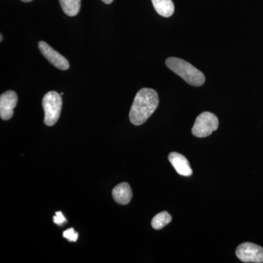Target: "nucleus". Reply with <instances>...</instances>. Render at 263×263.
Masks as SVG:
<instances>
[{"instance_id":"4468645a","label":"nucleus","mask_w":263,"mask_h":263,"mask_svg":"<svg viewBox=\"0 0 263 263\" xmlns=\"http://www.w3.org/2000/svg\"><path fill=\"white\" fill-rule=\"evenodd\" d=\"M66 221H67V220H66L65 217L62 212H57L55 216H53V222H54L55 224H58V226H62V224H63Z\"/></svg>"},{"instance_id":"ddd939ff","label":"nucleus","mask_w":263,"mask_h":263,"mask_svg":"<svg viewBox=\"0 0 263 263\" xmlns=\"http://www.w3.org/2000/svg\"><path fill=\"white\" fill-rule=\"evenodd\" d=\"M63 237L70 242H76L79 238V233H76L73 228L65 230L63 233Z\"/></svg>"},{"instance_id":"1a4fd4ad","label":"nucleus","mask_w":263,"mask_h":263,"mask_svg":"<svg viewBox=\"0 0 263 263\" xmlns=\"http://www.w3.org/2000/svg\"><path fill=\"white\" fill-rule=\"evenodd\" d=\"M112 195L115 201L120 205H127L133 197L130 186L127 183L118 184L112 192Z\"/></svg>"},{"instance_id":"423d86ee","label":"nucleus","mask_w":263,"mask_h":263,"mask_svg":"<svg viewBox=\"0 0 263 263\" xmlns=\"http://www.w3.org/2000/svg\"><path fill=\"white\" fill-rule=\"evenodd\" d=\"M38 48L42 53L43 56L48 60L51 65L61 70H68L70 67L69 62L65 57L62 56L54 49H53L44 41L38 43Z\"/></svg>"},{"instance_id":"dca6fc26","label":"nucleus","mask_w":263,"mask_h":263,"mask_svg":"<svg viewBox=\"0 0 263 263\" xmlns=\"http://www.w3.org/2000/svg\"><path fill=\"white\" fill-rule=\"evenodd\" d=\"M21 1L24 2V3H29V2H32V0H21Z\"/></svg>"},{"instance_id":"9d476101","label":"nucleus","mask_w":263,"mask_h":263,"mask_svg":"<svg viewBox=\"0 0 263 263\" xmlns=\"http://www.w3.org/2000/svg\"><path fill=\"white\" fill-rule=\"evenodd\" d=\"M157 13L164 18H169L174 14L175 6L172 0H152Z\"/></svg>"},{"instance_id":"9b49d317","label":"nucleus","mask_w":263,"mask_h":263,"mask_svg":"<svg viewBox=\"0 0 263 263\" xmlns=\"http://www.w3.org/2000/svg\"><path fill=\"white\" fill-rule=\"evenodd\" d=\"M64 13L68 16H75L81 9V0H60Z\"/></svg>"},{"instance_id":"6e6552de","label":"nucleus","mask_w":263,"mask_h":263,"mask_svg":"<svg viewBox=\"0 0 263 263\" xmlns=\"http://www.w3.org/2000/svg\"><path fill=\"white\" fill-rule=\"evenodd\" d=\"M168 159L176 172L181 176H190L193 174L190 162L184 156L177 152H172L170 154Z\"/></svg>"},{"instance_id":"20e7f679","label":"nucleus","mask_w":263,"mask_h":263,"mask_svg":"<svg viewBox=\"0 0 263 263\" xmlns=\"http://www.w3.org/2000/svg\"><path fill=\"white\" fill-rule=\"evenodd\" d=\"M219 127V119L215 114L203 112L196 118L192 133L197 138H205Z\"/></svg>"},{"instance_id":"2eb2a0df","label":"nucleus","mask_w":263,"mask_h":263,"mask_svg":"<svg viewBox=\"0 0 263 263\" xmlns=\"http://www.w3.org/2000/svg\"><path fill=\"white\" fill-rule=\"evenodd\" d=\"M102 1L105 4H110V3H113L114 0H102Z\"/></svg>"},{"instance_id":"f8f14e48","label":"nucleus","mask_w":263,"mask_h":263,"mask_svg":"<svg viewBox=\"0 0 263 263\" xmlns=\"http://www.w3.org/2000/svg\"><path fill=\"white\" fill-rule=\"evenodd\" d=\"M172 221V217L167 212H161L157 214L152 221V226L154 229L161 230Z\"/></svg>"},{"instance_id":"39448f33","label":"nucleus","mask_w":263,"mask_h":263,"mask_svg":"<svg viewBox=\"0 0 263 263\" xmlns=\"http://www.w3.org/2000/svg\"><path fill=\"white\" fill-rule=\"evenodd\" d=\"M237 257L243 262H263V248L254 243H241L236 249Z\"/></svg>"},{"instance_id":"f257e3e1","label":"nucleus","mask_w":263,"mask_h":263,"mask_svg":"<svg viewBox=\"0 0 263 263\" xmlns=\"http://www.w3.org/2000/svg\"><path fill=\"white\" fill-rule=\"evenodd\" d=\"M158 105V94L155 90L149 88L140 90L136 95L129 112L132 124L136 126L144 124L155 111Z\"/></svg>"},{"instance_id":"7ed1b4c3","label":"nucleus","mask_w":263,"mask_h":263,"mask_svg":"<svg viewBox=\"0 0 263 263\" xmlns=\"http://www.w3.org/2000/svg\"><path fill=\"white\" fill-rule=\"evenodd\" d=\"M62 100L61 95L51 91L45 95L43 107L45 112L44 123L48 127L54 125L61 114Z\"/></svg>"},{"instance_id":"f3484780","label":"nucleus","mask_w":263,"mask_h":263,"mask_svg":"<svg viewBox=\"0 0 263 263\" xmlns=\"http://www.w3.org/2000/svg\"><path fill=\"white\" fill-rule=\"evenodd\" d=\"M3 35H2V34H1V35H0V41H1V42H2V41H3Z\"/></svg>"},{"instance_id":"f03ea898","label":"nucleus","mask_w":263,"mask_h":263,"mask_svg":"<svg viewBox=\"0 0 263 263\" xmlns=\"http://www.w3.org/2000/svg\"><path fill=\"white\" fill-rule=\"evenodd\" d=\"M166 65L170 70L181 77L187 84L193 86H200L205 81V76L191 64L181 59L170 57L166 60Z\"/></svg>"},{"instance_id":"0eeeda50","label":"nucleus","mask_w":263,"mask_h":263,"mask_svg":"<svg viewBox=\"0 0 263 263\" xmlns=\"http://www.w3.org/2000/svg\"><path fill=\"white\" fill-rule=\"evenodd\" d=\"M18 103V97L13 91H5L0 97V117L3 120H9L13 116V109Z\"/></svg>"}]
</instances>
